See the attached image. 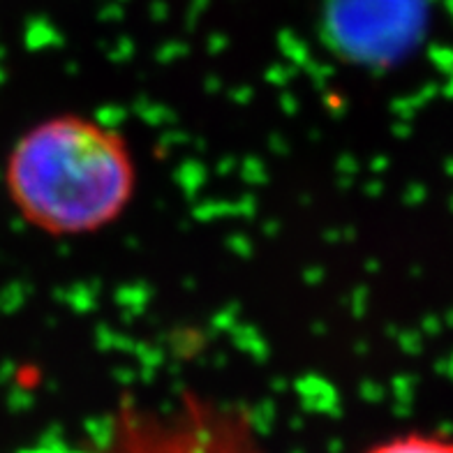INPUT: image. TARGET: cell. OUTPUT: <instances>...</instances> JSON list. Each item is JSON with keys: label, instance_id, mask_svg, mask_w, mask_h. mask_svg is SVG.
<instances>
[{"label": "cell", "instance_id": "cell-1", "mask_svg": "<svg viewBox=\"0 0 453 453\" xmlns=\"http://www.w3.org/2000/svg\"><path fill=\"white\" fill-rule=\"evenodd\" d=\"M12 209L49 239H84L127 213L139 188L130 139L96 116L58 111L26 127L7 150Z\"/></svg>", "mask_w": 453, "mask_h": 453}, {"label": "cell", "instance_id": "cell-2", "mask_svg": "<svg viewBox=\"0 0 453 453\" xmlns=\"http://www.w3.org/2000/svg\"><path fill=\"white\" fill-rule=\"evenodd\" d=\"M104 453H269L250 414L185 391L165 411L120 398Z\"/></svg>", "mask_w": 453, "mask_h": 453}, {"label": "cell", "instance_id": "cell-3", "mask_svg": "<svg viewBox=\"0 0 453 453\" xmlns=\"http://www.w3.org/2000/svg\"><path fill=\"white\" fill-rule=\"evenodd\" d=\"M365 453H453V437L440 433H403L377 441Z\"/></svg>", "mask_w": 453, "mask_h": 453}]
</instances>
